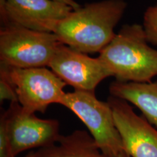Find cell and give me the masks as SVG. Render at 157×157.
Wrapping results in <instances>:
<instances>
[{
    "instance_id": "6da1fadb",
    "label": "cell",
    "mask_w": 157,
    "mask_h": 157,
    "mask_svg": "<svg viewBox=\"0 0 157 157\" xmlns=\"http://www.w3.org/2000/svg\"><path fill=\"white\" fill-rule=\"evenodd\" d=\"M124 0H103L74 10L54 30L62 44L82 53L101 52L113 39L126 10Z\"/></svg>"
},
{
    "instance_id": "7a4b0ae2",
    "label": "cell",
    "mask_w": 157,
    "mask_h": 157,
    "mask_svg": "<svg viewBox=\"0 0 157 157\" xmlns=\"http://www.w3.org/2000/svg\"><path fill=\"white\" fill-rule=\"evenodd\" d=\"M148 43L143 25H124L98 58L118 82H151L157 76V50Z\"/></svg>"
},
{
    "instance_id": "3957f363",
    "label": "cell",
    "mask_w": 157,
    "mask_h": 157,
    "mask_svg": "<svg viewBox=\"0 0 157 157\" xmlns=\"http://www.w3.org/2000/svg\"><path fill=\"white\" fill-rule=\"evenodd\" d=\"M60 43L54 33L2 25L0 30V64L21 68L47 67Z\"/></svg>"
},
{
    "instance_id": "277c9868",
    "label": "cell",
    "mask_w": 157,
    "mask_h": 157,
    "mask_svg": "<svg viewBox=\"0 0 157 157\" xmlns=\"http://www.w3.org/2000/svg\"><path fill=\"white\" fill-rule=\"evenodd\" d=\"M60 105L81 119L104 154L109 157H119L125 151L112 109L108 102L98 100L93 92L74 90L66 93Z\"/></svg>"
},
{
    "instance_id": "5b68a950",
    "label": "cell",
    "mask_w": 157,
    "mask_h": 157,
    "mask_svg": "<svg viewBox=\"0 0 157 157\" xmlns=\"http://www.w3.org/2000/svg\"><path fill=\"white\" fill-rule=\"evenodd\" d=\"M2 74L13 84L20 105L31 113H44L49 105L60 104L66 84L46 67L21 68L1 65Z\"/></svg>"
},
{
    "instance_id": "8992f818",
    "label": "cell",
    "mask_w": 157,
    "mask_h": 157,
    "mask_svg": "<svg viewBox=\"0 0 157 157\" xmlns=\"http://www.w3.org/2000/svg\"><path fill=\"white\" fill-rule=\"evenodd\" d=\"M12 157L35 148H44L58 141L59 123L56 119H43L25 110L18 102H11L1 115Z\"/></svg>"
},
{
    "instance_id": "52a82bcc",
    "label": "cell",
    "mask_w": 157,
    "mask_h": 157,
    "mask_svg": "<svg viewBox=\"0 0 157 157\" xmlns=\"http://www.w3.org/2000/svg\"><path fill=\"white\" fill-rule=\"evenodd\" d=\"M74 10L55 0H0L2 25H18L40 32L53 33L60 20Z\"/></svg>"
},
{
    "instance_id": "ba28073f",
    "label": "cell",
    "mask_w": 157,
    "mask_h": 157,
    "mask_svg": "<svg viewBox=\"0 0 157 157\" xmlns=\"http://www.w3.org/2000/svg\"><path fill=\"white\" fill-rule=\"evenodd\" d=\"M48 67L75 90L93 92L112 74L99 58H91L60 43Z\"/></svg>"
},
{
    "instance_id": "9c48e42d",
    "label": "cell",
    "mask_w": 157,
    "mask_h": 157,
    "mask_svg": "<svg viewBox=\"0 0 157 157\" xmlns=\"http://www.w3.org/2000/svg\"><path fill=\"white\" fill-rule=\"evenodd\" d=\"M125 152L131 157H157V130L137 115L127 101L113 96L108 98Z\"/></svg>"
},
{
    "instance_id": "30bf717a",
    "label": "cell",
    "mask_w": 157,
    "mask_h": 157,
    "mask_svg": "<svg viewBox=\"0 0 157 157\" xmlns=\"http://www.w3.org/2000/svg\"><path fill=\"white\" fill-rule=\"evenodd\" d=\"M109 93L135 105L151 124L157 127V80L146 83L115 81L110 84Z\"/></svg>"
},
{
    "instance_id": "8fae6325",
    "label": "cell",
    "mask_w": 157,
    "mask_h": 157,
    "mask_svg": "<svg viewBox=\"0 0 157 157\" xmlns=\"http://www.w3.org/2000/svg\"><path fill=\"white\" fill-rule=\"evenodd\" d=\"M32 157H109L101 151L95 139L84 130L60 135L50 146L32 152Z\"/></svg>"
},
{
    "instance_id": "7c38bea8",
    "label": "cell",
    "mask_w": 157,
    "mask_h": 157,
    "mask_svg": "<svg viewBox=\"0 0 157 157\" xmlns=\"http://www.w3.org/2000/svg\"><path fill=\"white\" fill-rule=\"evenodd\" d=\"M143 26L148 42L157 46V5L146 9L143 15Z\"/></svg>"
},
{
    "instance_id": "4fadbf2b",
    "label": "cell",
    "mask_w": 157,
    "mask_h": 157,
    "mask_svg": "<svg viewBox=\"0 0 157 157\" xmlns=\"http://www.w3.org/2000/svg\"><path fill=\"white\" fill-rule=\"evenodd\" d=\"M10 101L11 102H18L15 90L13 84L2 74H0V101Z\"/></svg>"
},
{
    "instance_id": "5bb4252c",
    "label": "cell",
    "mask_w": 157,
    "mask_h": 157,
    "mask_svg": "<svg viewBox=\"0 0 157 157\" xmlns=\"http://www.w3.org/2000/svg\"><path fill=\"white\" fill-rule=\"evenodd\" d=\"M55 1L66 4V5L71 7L74 10H76L81 7V5H80L78 2H76L75 0H55Z\"/></svg>"
},
{
    "instance_id": "9a60e30c",
    "label": "cell",
    "mask_w": 157,
    "mask_h": 157,
    "mask_svg": "<svg viewBox=\"0 0 157 157\" xmlns=\"http://www.w3.org/2000/svg\"><path fill=\"white\" fill-rule=\"evenodd\" d=\"M119 157H131V156H129V155L127 154V153L124 151V152H123L122 154H121L120 155V156H119Z\"/></svg>"
},
{
    "instance_id": "2e32d148",
    "label": "cell",
    "mask_w": 157,
    "mask_h": 157,
    "mask_svg": "<svg viewBox=\"0 0 157 157\" xmlns=\"http://www.w3.org/2000/svg\"><path fill=\"white\" fill-rule=\"evenodd\" d=\"M25 157H32V152H30L29 154H28L26 155V156Z\"/></svg>"
}]
</instances>
